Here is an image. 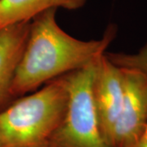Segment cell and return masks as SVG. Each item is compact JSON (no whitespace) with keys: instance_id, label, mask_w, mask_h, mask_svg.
I'll use <instances>...</instances> for the list:
<instances>
[{"instance_id":"obj_1","label":"cell","mask_w":147,"mask_h":147,"mask_svg":"<svg viewBox=\"0 0 147 147\" xmlns=\"http://www.w3.org/2000/svg\"><path fill=\"white\" fill-rule=\"evenodd\" d=\"M57 10L48 9L30 21L26 44L11 85V97L35 91L46 82L87 66L105 54L115 38L117 27L110 25L100 39H78L59 26Z\"/></svg>"},{"instance_id":"obj_6","label":"cell","mask_w":147,"mask_h":147,"mask_svg":"<svg viewBox=\"0 0 147 147\" xmlns=\"http://www.w3.org/2000/svg\"><path fill=\"white\" fill-rule=\"evenodd\" d=\"M30 21L12 24L0 30V105L11 98V85L26 44Z\"/></svg>"},{"instance_id":"obj_5","label":"cell","mask_w":147,"mask_h":147,"mask_svg":"<svg viewBox=\"0 0 147 147\" xmlns=\"http://www.w3.org/2000/svg\"><path fill=\"white\" fill-rule=\"evenodd\" d=\"M123 69L103 54L98 59L93 82V100L100 133L110 147V139L123 99Z\"/></svg>"},{"instance_id":"obj_9","label":"cell","mask_w":147,"mask_h":147,"mask_svg":"<svg viewBox=\"0 0 147 147\" xmlns=\"http://www.w3.org/2000/svg\"><path fill=\"white\" fill-rule=\"evenodd\" d=\"M137 147H147V125L140 141L137 144Z\"/></svg>"},{"instance_id":"obj_8","label":"cell","mask_w":147,"mask_h":147,"mask_svg":"<svg viewBox=\"0 0 147 147\" xmlns=\"http://www.w3.org/2000/svg\"><path fill=\"white\" fill-rule=\"evenodd\" d=\"M105 56L119 67L137 69L147 75V42L136 53H105Z\"/></svg>"},{"instance_id":"obj_4","label":"cell","mask_w":147,"mask_h":147,"mask_svg":"<svg viewBox=\"0 0 147 147\" xmlns=\"http://www.w3.org/2000/svg\"><path fill=\"white\" fill-rule=\"evenodd\" d=\"M122 69L123 99L110 147H137L147 125V75L137 69Z\"/></svg>"},{"instance_id":"obj_2","label":"cell","mask_w":147,"mask_h":147,"mask_svg":"<svg viewBox=\"0 0 147 147\" xmlns=\"http://www.w3.org/2000/svg\"><path fill=\"white\" fill-rule=\"evenodd\" d=\"M68 103L65 75L16 100L0 111V140L3 147H47L63 120Z\"/></svg>"},{"instance_id":"obj_3","label":"cell","mask_w":147,"mask_h":147,"mask_svg":"<svg viewBox=\"0 0 147 147\" xmlns=\"http://www.w3.org/2000/svg\"><path fill=\"white\" fill-rule=\"evenodd\" d=\"M99 58L65 74L67 108L47 147H110L101 136L93 100V82Z\"/></svg>"},{"instance_id":"obj_10","label":"cell","mask_w":147,"mask_h":147,"mask_svg":"<svg viewBox=\"0 0 147 147\" xmlns=\"http://www.w3.org/2000/svg\"><path fill=\"white\" fill-rule=\"evenodd\" d=\"M0 147H3V144H2V142H1V140H0Z\"/></svg>"},{"instance_id":"obj_7","label":"cell","mask_w":147,"mask_h":147,"mask_svg":"<svg viewBox=\"0 0 147 147\" xmlns=\"http://www.w3.org/2000/svg\"><path fill=\"white\" fill-rule=\"evenodd\" d=\"M88 0H0V30L12 24L31 21L51 8L77 10Z\"/></svg>"}]
</instances>
